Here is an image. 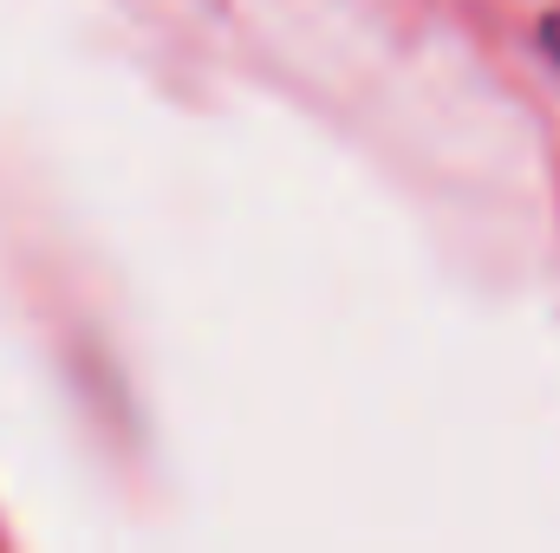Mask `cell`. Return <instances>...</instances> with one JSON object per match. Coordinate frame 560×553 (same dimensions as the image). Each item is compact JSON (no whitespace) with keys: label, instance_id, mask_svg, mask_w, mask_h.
Here are the masks:
<instances>
[{"label":"cell","instance_id":"1","mask_svg":"<svg viewBox=\"0 0 560 553\" xmlns=\"http://www.w3.org/2000/svg\"><path fill=\"white\" fill-rule=\"evenodd\" d=\"M541 46H548V52L560 59V7L548 13V20H541Z\"/></svg>","mask_w":560,"mask_h":553}]
</instances>
